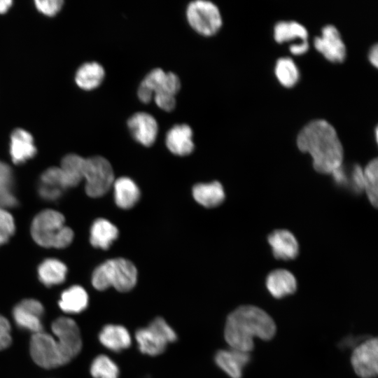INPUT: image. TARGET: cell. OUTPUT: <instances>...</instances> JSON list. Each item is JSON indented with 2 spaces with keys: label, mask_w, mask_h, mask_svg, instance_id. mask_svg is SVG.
<instances>
[{
  "label": "cell",
  "mask_w": 378,
  "mask_h": 378,
  "mask_svg": "<svg viewBox=\"0 0 378 378\" xmlns=\"http://www.w3.org/2000/svg\"><path fill=\"white\" fill-rule=\"evenodd\" d=\"M276 330L273 318L265 311L254 305H242L227 316L224 337L230 348L250 353L254 337L270 340Z\"/></svg>",
  "instance_id": "obj_1"
},
{
  "label": "cell",
  "mask_w": 378,
  "mask_h": 378,
  "mask_svg": "<svg viewBox=\"0 0 378 378\" xmlns=\"http://www.w3.org/2000/svg\"><path fill=\"white\" fill-rule=\"evenodd\" d=\"M297 146L313 159L314 169L331 174L342 164L343 148L335 128L326 120H314L300 132Z\"/></svg>",
  "instance_id": "obj_2"
},
{
  "label": "cell",
  "mask_w": 378,
  "mask_h": 378,
  "mask_svg": "<svg viewBox=\"0 0 378 378\" xmlns=\"http://www.w3.org/2000/svg\"><path fill=\"white\" fill-rule=\"evenodd\" d=\"M31 233L34 240L43 247L64 248L71 242L74 233L64 225V217L55 210L40 212L34 218Z\"/></svg>",
  "instance_id": "obj_3"
},
{
  "label": "cell",
  "mask_w": 378,
  "mask_h": 378,
  "mask_svg": "<svg viewBox=\"0 0 378 378\" xmlns=\"http://www.w3.org/2000/svg\"><path fill=\"white\" fill-rule=\"evenodd\" d=\"M136 281L135 266L120 258L108 260L98 266L92 277L93 286L99 290L112 286L120 292H127L135 286Z\"/></svg>",
  "instance_id": "obj_4"
},
{
  "label": "cell",
  "mask_w": 378,
  "mask_h": 378,
  "mask_svg": "<svg viewBox=\"0 0 378 378\" xmlns=\"http://www.w3.org/2000/svg\"><path fill=\"white\" fill-rule=\"evenodd\" d=\"M135 339L142 354L153 356L163 353L169 343L176 340L177 335L164 318L157 317L148 327L138 329Z\"/></svg>",
  "instance_id": "obj_5"
},
{
  "label": "cell",
  "mask_w": 378,
  "mask_h": 378,
  "mask_svg": "<svg viewBox=\"0 0 378 378\" xmlns=\"http://www.w3.org/2000/svg\"><path fill=\"white\" fill-rule=\"evenodd\" d=\"M83 174L86 182L85 192L91 197L103 196L114 183L112 167L101 156L85 158Z\"/></svg>",
  "instance_id": "obj_6"
},
{
  "label": "cell",
  "mask_w": 378,
  "mask_h": 378,
  "mask_svg": "<svg viewBox=\"0 0 378 378\" xmlns=\"http://www.w3.org/2000/svg\"><path fill=\"white\" fill-rule=\"evenodd\" d=\"M186 17L191 27L198 34L206 36L217 33L222 25L219 9L209 1L190 2L187 7Z\"/></svg>",
  "instance_id": "obj_7"
},
{
  "label": "cell",
  "mask_w": 378,
  "mask_h": 378,
  "mask_svg": "<svg viewBox=\"0 0 378 378\" xmlns=\"http://www.w3.org/2000/svg\"><path fill=\"white\" fill-rule=\"evenodd\" d=\"M30 351L35 363L44 368H52L66 363L56 340L41 331L34 334Z\"/></svg>",
  "instance_id": "obj_8"
},
{
  "label": "cell",
  "mask_w": 378,
  "mask_h": 378,
  "mask_svg": "<svg viewBox=\"0 0 378 378\" xmlns=\"http://www.w3.org/2000/svg\"><path fill=\"white\" fill-rule=\"evenodd\" d=\"M52 330L57 338L56 341L66 363L81 349L82 342L78 327L71 318L60 317L53 322Z\"/></svg>",
  "instance_id": "obj_9"
},
{
  "label": "cell",
  "mask_w": 378,
  "mask_h": 378,
  "mask_svg": "<svg viewBox=\"0 0 378 378\" xmlns=\"http://www.w3.org/2000/svg\"><path fill=\"white\" fill-rule=\"evenodd\" d=\"M355 373L360 378H374L378 372V340L370 337L356 346L351 356Z\"/></svg>",
  "instance_id": "obj_10"
},
{
  "label": "cell",
  "mask_w": 378,
  "mask_h": 378,
  "mask_svg": "<svg viewBox=\"0 0 378 378\" xmlns=\"http://www.w3.org/2000/svg\"><path fill=\"white\" fill-rule=\"evenodd\" d=\"M315 48L332 62H343L346 57V47L340 34L333 25H326L321 36L314 38Z\"/></svg>",
  "instance_id": "obj_11"
},
{
  "label": "cell",
  "mask_w": 378,
  "mask_h": 378,
  "mask_svg": "<svg viewBox=\"0 0 378 378\" xmlns=\"http://www.w3.org/2000/svg\"><path fill=\"white\" fill-rule=\"evenodd\" d=\"M134 139L145 146H152L157 137L158 125L155 118L146 112L133 114L127 121Z\"/></svg>",
  "instance_id": "obj_12"
},
{
  "label": "cell",
  "mask_w": 378,
  "mask_h": 378,
  "mask_svg": "<svg viewBox=\"0 0 378 378\" xmlns=\"http://www.w3.org/2000/svg\"><path fill=\"white\" fill-rule=\"evenodd\" d=\"M153 94L175 96L181 88L179 78L172 72H165L160 68L150 71L141 83Z\"/></svg>",
  "instance_id": "obj_13"
},
{
  "label": "cell",
  "mask_w": 378,
  "mask_h": 378,
  "mask_svg": "<svg viewBox=\"0 0 378 378\" xmlns=\"http://www.w3.org/2000/svg\"><path fill=\"white\" fill-rule=\"evenodd\" d=\"M43 313V307L38 301L27 299L14 308L13 317L18 326L36 333L42 329Z\"/></svg>",
  "instance_id": "obj_14"
},
{
  "label": "cell",
  "mask_w": 378,
  "mask_h": 378,
  "mask_svg": "<svg viewBox=\"0 0 378 378\" xmlns=\"http://www.w3.org/2000/svg\"><path fill=\"white\" fill-rule=\"evenodd\" d=\"M267 241L276 259L293 260L299 253V244L293 233L287 230H276L269 234Z\"/></svg>",
  "instance_id": "obj_15"
},
{
  "label": "cell",
  "mask_w": 378,
  "mask_h": 378,
  "mask_svg": "<svg viewBox=\"0 0 378 378\" xmlns=\"http://www.w3.org/2000/svg\"><path fill=\"white\" fill-rule=\"evenodd\" d=\"M249 353L232 348L216 352L215 362L230 378H241L244 367L249 363Z\"/></svg>",
  "instance_id": "obj_16"
},
{
  "label": "cell",
  "mask_w": 378,
  "mask_h": 378,
  "mask_svg": "<svg viewBox=\"0 0 378 378\" xmlns=\"http://www.w3.org/2000/svg\"><path fill=\"white\" fill-rule=\"evenodd\" d=\"M165 142L172 153L179 156L189 155L194 149L191 127L186 124L174 125L168 131Z\"/></svg>",
  "instance_id": "obj_17"
},
{
  "label": "cell",
  "mask_w": 378,
  "mask_h": 378,
  "mask_svg": "<svg viewBox=\"0 0 378 378\" xmlns=\"http://www.w3.org/2000/svg\"><path fill=\"white\" fill-rule=\"evenodd\" d=\"M265 284L270 295L277 299L291 295L297 289L295 276L285 269L271 272L266 278Z\"/></svg>",
  "instance_id": "obj_18"
},
{
  "label": "cell",
  "mask_w": 378,
  "mask_h": 378,
  "mask_svg": "<svg viewBox=\"0 0 378 378\" xmlns=\"http://www.w3.org/2000/svg\"><path fill=\"white\" fill-rule=\"evenodd\" d=\"M36 153L31 134L20 128L15 130L10 136V154L13 162L15 164L25 162L33 158Z\"/></svg>",
  "instance_id": "obj_19"
},
{
  "label": "cell",
  "mask_w": 378,
  "mask_h": 378,
  "mask_svg": "<svg viewBox=\"0 0 378 378\" xmlns=\"http://www.w3.org/2000/svg\"><path fill=\"white\" fill-rule=\"evenodd\" d=\"M99 339L105 347L115 352L127 349L131 344L130 332L120 325L105 326L99 335Z\"/></svg>",
  "instance_id": "obj_20"
},
{
  "label": "cell",
  "mask_w": 378,
  "mask_h": 378,
  "mask_svg": "<svg viewBox=\"0 0 378 378\" xmlns=\"http://www.w3.org/2000/svg\"><path fill=\"white\" fill-rule=\"evenodd\" d=\"M192 195L199 204L207 208L220 205L225 199L223 188L218 181L196 184L192 188Z\"/></svg>",
  "instance_id": "obj_21"
},
{
  "label": "cell",
  "mask_w": 378,
  "mask_h": 378,
  "mask_svg": "<svg viewBox=\"0 0 378 378\" xmlns=\"http://www.w3.org/2000/svg\"><path fill=\"white\" fill-rule=\"evenodd\" d=\"M113 186L115 201L120 208L127 209L136 204L140 197V191L132 179L119 178L114 181Z\"/></svg>",
  "instance_id": "obj_22"
},
{
  "label": "cell",
  "mask_w": 378,
  "mask_h": 378,
  "mask_svg": "<svg viewBox=\"0 0 378 378\" xmlns=\"http://www.w3.org/2000/svg\"><path fill=\"white\" fill-rule=\"evenodd\" d=\"M118 236L117 227L104 218H98L90 230V243L97 248L108 249Z\"/></svg>",
  "instance_id": "obj_23"
},
{
  "label": "cell",
  "mask_w": 378,
  "mask_h": 378,
  "mask_svg": "<svg viewBox=\"0 0 378 378\" xmlns=\"http://www.w3.org/2000/svg\"><path fill=\"white\" fill-rule=\"evenodd\" d=\"M105 72L102 65L95 62L83 64L76 74V82L82 89L90 90L97 88L103 81Z\"/></svg>",
  "instance_id": "obj_24"
},
{
  "label": "cell",
  "mask_w": 378,
  "mask_h": 378,
  "mask_svg": "<svg viewBox=\"0 0 378 378\" xmlns=\"http://www.w3.org/2000/svg\"><path fill=\"white\" fill-rule=\"evenodd\" d=\"M88 303V296L83 288L73 286L61 295L59 305L64 312L77 314L84 310Z\"/></svg>",
  "instance_id": "obj_25"
},
{
  "label": "cell",
  "mask_w": 378,
  "mask_h": 378,
  "mask_svg": "<svg viewBox=\"0 0 378 378\" xmlns=\"http://www.w3.org/2000/svg\"><path fill=\"white\" fill-rule=\"evenodd\" d=\"M66 271L65 265L54 258L45 260L38 268L39 279L47 286L63 282L66 277Z\"/></svg>",
  "instance_id": "obj_26"
},
{
  "label": "cell",
  "mask_w": 378,
  "mask_h": 378,
  "mask_svg": "<svg viewBox=\"0 0 378 378\" xmlns=\"http://www.w3.org/2000/svg\"><path fill=\"white\" fill-rule=\"evenodd\" d=\"M84 160L85 158L76 154H69L63 158L60 168L68 188L77 186L83 178Z\"/></svg>",
  "instance_id": "obj_27"
},
{
  "label": "cell",
  "mask_w": 378,
  "mask_h": 378,
  "mask_svg": "<svg viewBox=\"0 0 378 378\" xmlns=\"http://www.w3.org/2000/svg\"><path fill=\"white\" fill-rule=\"evenodd\" d=\"M274 37L276 42L281 43L285 41L299 38L302 41H307L308 32L306 28L296 22H279L274 28Z\"/></svg>",
  "instance_id": "obj_28"
},
{
  "label": "cell",
  "mask_w": 378,
  "mask_h": 378,
  "mask_svg": "<svg viewBox=\"0 0 378 378\" xmlns=\"http://www.w3.org/2000/svg\"><path fill=\"white\" fill-rule=\"evenodd\" d=\"M13 173L6 163L0 161V208L14 206L17 200L13 192Z\"/></svg>",
  "instance_id": "obj_29"
},
{
  "label": "cell",
  "mask_w": 378,
  "mask_h": 378,
  "mask_svg": "<svg viewBox=\"0 0 378 378\" xmlns=\"http://www.w3.org/2000/svg\"><path fill=\"white\" fill-rule=\"evenodd\" d=\"M274 72L279 83L286 88L295 85L300 77L296 64L289 57L279 59L276 63Z\"/></svg>",
  "instance_id": "obj_30"
},
{
  "label": "cell",
  "mask_w": 378,
  "mask_h": 378,
  "mask_svg": "<svg viewBox=\"0 0 378 378\" xmlns=\"http://www.w3.org/2000/svg\"><path fill=\"white\" fill-rule=\"evenodd\" d=\"M90 372L94 378H118L119 368L109 357L100 355L92 363Z\"/></svg>",
  "instance_id": "obj_31"
},
{
  "label": "cell",
  "mask_w": 378,
  "mask_h": 378,
  "mask_svg": "<svg viewBox=\"0 0 378 378\" xmlns=\"http://www.w3.org/2000/svg\"><path fill=\"white\" fill-rule=\"evenodd\" d=\"M377 169L378 161L375 158L371 160L363 170L364 190L367 192L370 202L374 207L377 206Z\"/></svg>",
  "instance_id": "obj_32"
},
{
  "label": "cell",
  "mask_w": 378,
  "mask_h": 378,
  "mask_svg": "<svg viewBox=\"0 0 378 378\" xmlns=\"http://www.w3.org/2000/svg\"><path fill=\"white\" fill-rule=\"evenodd\" d=\"M342 187L347 188L354 193H360L364 190L363 170L358 164H353L349 168L343 166Z\"/></svg>",
  "instance_id": "obj_33"
},
{
  "label": "cell",
  "mask_w": 378,
  "mask_h": 378,
  "mask_svg": "<svg viewBox=\"0 0 378 378\" xmlns=\"http://www.w3.org/2000/svg\"><path fill=\"white\" fill-rule=\"evenodd\" d=\"M41 185L47 188L62 190L67 188L64 174L60 167H50L41 175Z\"/></svg>",
  "instance_id": "obj_34"
},
{
  "label": "cell",
  "mask_w": 378,
  "mask_h": 378,
  "mask_svg": "<svg viewBox=\"0 0 378 378\" xmlns=\"http://www.w3.org/2000/svg\"><path fill=\"white\" fill-rule=\"evenodd\" d=\"M15 232V223L11 214L0 208V245L7 242Z\"/></svg>",
  "instance_id": "obj_35"
},
{
  "label": "cell",
  "mask_w": 378,
  "mask_h": 378,
  "mask_svg": "<svg viewBox=\"0 0 378 378\" xmlns=\"http://www.w3.org/2000/svg\"><path fill=\"white\" fill-rule=\"evenodd\" d=\"M62 0H36L35 1L37 9L42 13L52 16L56 14L62 6Z\"/></svg>",
  "instance_id": "obj_36"
},
{
  "label": "cell",
  "mask_w": 378,
  "mask_h": 378,
  "mask_svg": "<svg viewBox=\"0 0 378 378\" xmlns=\"http://www.w3.org/2000/svg\"><path fill=\"white\" fill-rule=\"evenodd\" d=\"M11 342L10 327L6 318L0 315V350L9 346Z\"/></svg>",
  "instance_id": "obj_37"
},
{
  "label": "cell",
  "mask_w": 378,
  "mask_h": 378,
  "mask_svg": "<svg viewBox=\"0 0 378 378\" xmlns=\"http://www.w3.org/2000/svg\"><path fill=\"white\" fill-rule=\"evenodd\" d=\"M155 104L165 111H171L176 106L175 96L159 95L153 97Z\"/></svg>",
  "instance_id": "obj_38"
},
{
  "label": "cell",
  "mask_w": 378,
  "mask_h": 378,
  "mask_svg": "<svg viewBox=\"0 0 378 378\" xmlns=\"http://www.w3.org/2000/svg\"><path fill=\"white\" fill-rule=\"evenodd\" d=\"M137 95L139 100L145 104L149 103L153 99V93L141 83L139 86Z\"/></svg>",
  "instance_id": "obj_39"
},
{
  "label": "cell",
  "mask_w": 378,
  "mask_h": 378,
  "mask_svg": "<svg viewBox=\"0 0 378 378\" xmlns=\"http://www.w3.org/2000/svg\"><path fill=\"white\" fill-rule=\"evenodd\" d=\"M309 43L307 41H303L299 44H293L290 46V52L295 55H300L308 50Z\"/></svg>",
  "instance_id": "obj_40"
},
{
  "label": "cell",
  "mask_w": 378,
  "mask_h": 378,
  "mask_svg": "<svg viewBox=\"0 0 378 378\" xmlns=\"http://www.w3.org/2000/svg\"><path fill=\"white\" fill-rule=\"evenodd\" d=\"M368 58L370 62L375 66H378V47L375 44L372 47L369 52Z\"/></svg>",
  "instance_id": "obj_41"
},
{
  "label": "cell",
  "mask_w": 378,
  "mask_h": 378,
  "mask_svg": "<svg viewBox=\"0 0 378 378\" xmlns=\"http://www.w3.org/2000/svg\"><path fill=\"white\" fill-rule=\"evenodd\" d=\"M12 4L10 0H0V13H4L8 10Z\"/></svg>",
  "instance_id": "obj_42"
}]
</instances>
